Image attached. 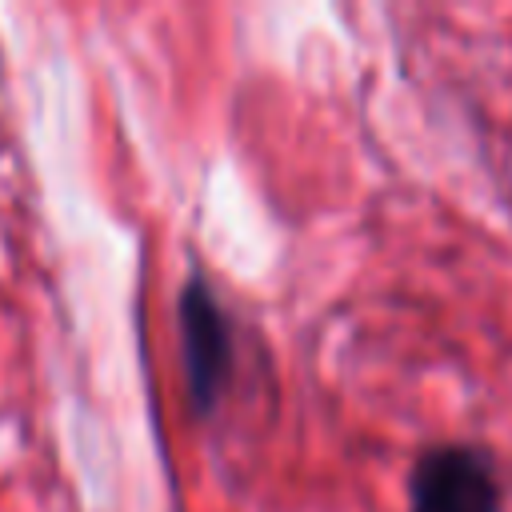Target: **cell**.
Listing matches in <instances>:
<instances>
[{"label":"cell","mask_w":512,"mask_h":512,"mask_svg":"<svg viewBox=\"0 0 512 512\" xmlns=\"http://www.w3.org/2000/svg\"><path fill=\"white\" fill-rule=\"evenodd\" d=\"M176 328H180V360H184L188 396L196 412L208 416L232 376V336H228V316L220 300L196 276L180 288Z\"/></svg>","instance_id":"obj_1"},{"label":"cell","mask_w":512,"mask_h":512,"mask_svg":"<svg viewBox=\"0 0 512 512\" xmlns=\"http://www.w3.org/2000/svg\"><path fill=\"white\" fill-rule=\"evenodd\" d=\"M408 512H500V480L480 448L440 444L412 468Z\"/></svg>","instance_id":"obj_2"}]
</instances>
